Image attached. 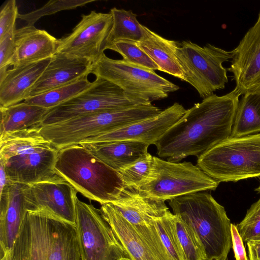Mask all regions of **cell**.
<instances>
[{"mask_svg": "<svg viewBox=\"0 0 260 260\" xmlns=\"http://www.w3.org/2000/svg\"><path fill=\"white\" fill-rule=\"evenodd\" d=\"M8 181L4 164L3 162L0 161V193L2 192Z\"/></svg>", "mask_w": 260, "mask_h": 260, "instance_id": "ab89813d", "label": "cell"}, {"mask_svg": "<svg viewBox=\"0 0 260 260\" xmlns=\"http://www.w3.org/2000/svg\"><path fill=\"white\" fill-rule=\"evenodd\" d=\"M113 25L110 13L92 11L67 36L58 39L56 53L93 63L104 53Z\"/></svg>", "mask_w": 260, "mask_h": 260, "instance_id": "4fadbf2b", "label": "cell"}, {"mask_svg": "<svg viewBox=\"0 0 260 260\" xmlns=\"http://www.w3.org/2000/svg\"><path fill=\"white\" fill-rule=\"evenodd\" d=\"M41 125L7 134L0 138V159L53 147L40 133Z\"/></svg>", "mask_w": 260, "mask_h": 260, "instance_id": "484cf974", "label": "cell"}, {"mask_svg": "<svg viewBox=\"0 0 260 260\" xmlns=\"http://www.w3.org/2000/svg\"><path fill=\"white\" fill-rule=\"evenodd\" d=\"M143 37L137 42L138 46L157 65L159 71L183 80V74L176 55L179 43L163 38L143 25Z\"/></svg>", "mask_w": 260, "mask_h": 260, "instance_id": "603a6c76", "label": "cell"}, {"mask_svg": "<svg viewBox=\"0 0 260 260\" xmlns=\"http://www.w3.org/2000/svg\"><path fill=\"white\" fill-rule=\"evenodd\" d=\"M108 49L119 53L123 60L129 64L150 71H159L157 65L136 42L119 41L110 45Z\"/></svg>", "mask_w": 260, "mask_h": 260, "instance_id": "1f68e13d", "label": "cell"}, {"mask_svg": "<svg viewBox=\"0 0 260 260\" xmlns=\"http://www.w3.org/2000/svg\"><path fill=\"white\" fill-rule=\"evenodd\" d=\"M161 110L152 103L94 112L60 122L41 126L40 134L58 150L90 137L114 131L154 116Z\"/></svg>", "mask_w": 260, "mask_h": 260, "instance_id": "5b68a950", "label": "cell"}, {"mask_svg": "<svg viewBox=\"0 0 260 260\" xmlns=\"http://www.w3.org/2000/svg\"><path fill=\"white\" fill-rule=\"evenodd\" d=\"M27 211L50 216L76 225L77 191L62 178L24 186Z\"/></svg>", "mask_w": 260, "mask_h": 260, "instance_id": "5bb4252c", "label": "cell"}, {"mask_svg": "<svg viewBox=\"0 0 260 260\" xmlns=\"http://www.w3.org/2000/svg\"><path fill=\"white\" fill-rule=\"evenodd\" d=\"M100 210L131 260H172L153 221L143 225L131 223L112 203L101 205Z\"/></svg>", "mask_w": 260, "mask_h": 260, "instance_id": "7c38bea8", "label": "cell"}, {"mask_svg": "<svg viewBox=\"0 0 260 260\" xmlns=\"http://www.w3.org/2000/svg\"><path fill=\"white\" fill-rule=\"evenodd\" d=\"M14 32L6 35L0 41V72L5 73L11 66L15 53Z\"/></svg>", "mask_w": 260, "mask_h": 260, "instance_id": "8d00e7d4", "label": "cell"}, {"mask_svg": "<svg viewBox=\"0 0 260 260\" xmlns=\"http://www.w3.org/2000/svg\"><path fill=\"white\" fill-rule=\"evenodd\" d=\"M54 170L77 192L101 205L116 203L134 191L125 185L118 171L81 144L59 150Z\"/></svg>", "mask_w": 260, "mask_h": 260, "instance_id": "7a4b0ae2", "label": "cell"}, {"mask_svg": "<svg viewBox=\"0 0 260 260\" xmlns=\"http://www.w3.org/2000/svg\"><path fill=\"white\" fill-rule=\"evenodd\" d=\"M176 55L183 74V80L203 99L225 87L228 70L223 63L232 58L231 52L210 44L203 47L184 41L179 43Z\"/></svg>", "mask_w": 260, "mask_h": 260, "instance_id": "ba28073f", "label": "cell"}, {"mask_svg": "<svg viewBox=\"0 0 260 260\" xmlns=\"http://www.w3.org/2000/svg\"><path fill=\"white\" fill-rule=\"evenodd\" d=\"M18 8L15 0H10L0 12V41L6 35L16 30V21L18 16Z\"/></svg>", "mask_w": 260, "mask_h": 260, "instance_id": "d590c367", "label": "cell"}, {"mask_svg": "<svg viewBox=\"0 0 260 260\" xmlns=\"http://www.w3.org/2000/svg\"><path fill=\"white\" fill-rule=\"evenodd\" d=\"M236 226L243 241L260 239V199L251 205L245 217Z\"/></svg>", "mask_w": 260, "mask_h": 260, "instance_id": "e575fe53", "label": "cell"}, {"mask_svg": "<svg viewBox=\"0 0 260 260\" xmlns=\"http://www.w3.org/2000/svg\"><path fill=\"white\" fill-rule=\"evenodd\" d=\"M173 213L169 210L165 215L153 222L162 242L172 260H185L173 221Z\"/></svg>", "mask_w": 260, "mask_h": 260, "instance_id": "4dcf8cb0", "label": "cell"}, {"mask_svg": "<svg viewBox=\"0 0 260 260\" xmlns=\"http://www.w3.org/2000/svg\"><path fill=\"white\" fill-rule=\"evenodd\" d=\"M85 76L70 83L26 99L24 102L50 109L79 94L92 84Z\"/></svg>", "mask_w": 260, "mask_h": 260, "instance_id": "f1b7e54d", "label": "cell"}, {"mask_svg": "<svg viewBox=\"0 0 260 260\" xmlns=\"http://www.w3.org/2000/svg\"><path fill=\"white\" fill-rule=\"evenodd\" d=\"M230 52L231 64L228 71L233 74L234 89L240 95L260 92V11L256 22Z\"/></svg>", "mask_w": 260, "mask_h": 260, "instance_id": "9a60e30c", "label": "cell"}, {"mask_svg": "<svg viewBox=\"0 0 260 260\" xmlns=\"http://www.w3.org/2000/svg\"><path fill=\"white\" fill-rule=\"evenodd\" d=\"M24 186L8 180L0 193L1 256L11 251L27 212Z\"/></svg>", "mask_w": 260, "mask_h": 260, "instance_id": "ac0fdd59", "label": "cell"}, {"mask_svg": "<svg viewBox=\"0 0 260 260\" xmlns=\"http://www.w3.org/2000/svg\"><path fill=\"white\" fill-rule=\"evenodd\" d=\"M197 166L219 183L260 177V133L230 137L198 158Z\"/></svg>", "mask_w": 260, "mask_h": 260, "instance_id": "8992f818", "label": "cell"}, {"mask_svg": "<svg viewBox=\"0 0 260 260\" xmlns=\"http://www.w3.org/2000/svg\"><path fill=\"white\" fill-rule=\"evenodd\" d=\"M91 65V62L86 59L56 53L32 87L28 98L88 76L90 74Z\"/></svg>", "mask_w": 260, "mask_h": 260, "instance_id": "d6986e66", "label": "cell"}, {"mask_svg": "<svg viewBox=\"0 0 260 260\" xmlns=\"http://www.w3.org/2000/svg\"><path fill=\"white\" fill-rule=\"evenodd\" d=\"M58 150L54 147L29 152L6 159L3 162L8 179L14 183L31 184L57 180L62 177L54 170Z\"/></svg>", "mask_w": 260, "mask_h": 260, "instance_id": "e0dca14e", "label": "cell"}, {"mask_svg": "<svg viewBox=\"0 0 260 260\" xmlns=\"http://www.w3.org/2000/svg\"><path fill=\"white\" fill-rule=\"evenodd\" d=\"M260 132V92L247 93L239 100L231 134L239 137Z\"/></svg>", "mask_w": 260, "mask_h": 260, "instance_id": "4316f807", "label": "cell"}, {"mask_svg": "<svg viewBox=\"0 0 260 260\" xmlns=\"http://www.w3.org/2000/svg\"><path fill=\"white\" fill-rule=\"evenodd\" d=\"M240 96L235 89L213 94L186 110L154 144L158 156L174 162L191 155L199 158L230 138Z\"/></svg>", "mask_w": 260, "mask_h": 260, "instance_id": "6da1fadb", "label": "cell"}, {"mask_svg": "<svg viewBox=\"0 0 260 260\" xmlns=\"http://www.w3.org/2000/svg\"><path fill=\"white\" fill-rule=\"evenodd\" d=\"M48 110L24 101L8 107L0 106V138L15 132L41 125Z\"/></svg>", "mask_w": 260, "mask_h": 260, "instance_id": "d4e9b609", "label": "cell"}, {"mask_svg": "<svg viewBox=\"0 0 260 260\" xmlns=\"http://www.w3.org/2000/svg\"><path fill=\"white\" fill-rule=\"evenodd\" d=\"M10 251L7 252L3 255L1 256V260H10Z\"/></svg>", "mask_w": 260, "mask_h": 260, "instance_id": "60d3db41", "label": "cell"}, {"mask_svg": "<svg viewBox=\"0 0 260 260\" xmlns=\"http://www.w3.org/2000/svg\"><path fill=\"white\" fill-rule=\"evenodd\" d=\"M151 104L127 95L119 87L100 77L79 94L49 109L41 126L52 124L96 112Z\"/></svg>", "mask_w": 260, "mask_h": 260, "instance_id": "30bf717a", "label": "cell"}, {"mask_svg": "<svg viewBox=\"0 0 260 260\" xmlns=\"http://www.w3.org/2000/svg\"><path fill=\"white\" fill-rule=\"evenodd\" d=\"M93 2L94 0L50 1L41 8L32 12L24 14H19L18 18L25 21L27 25H34L39 18L44 16L64 10L75 9Z\"/></svg>", "mask_w": 260, "mask_h": 260, "instance_id": "836d02e7", "label": "cell"}, {"mask_svg": "<svg viewBox=\"0 0 260 260\" xmlns=\"http://www.w3.org/2000/svg\"><path fill=\"white\" fill-rule=\"evenodd\" d=\"M51 59L8 70L0 79V106L8 107L27 99Z\"/></svg>", "mask_w": 260, "mask_h": 260, "instance_id": "44dd1931", "label": "cell"}, {"mask_svg": "<svg viewBox=\"0 0 260 260\" xmlns=\"http://www.w3.org/2000/svg\"><path fill=\"white\" fill-rule=\"evenodd\" d=\"M110 13L113 18V25L108 38L106 49L114 42L126 40L139 42L143 38V25L132 11L113 8Z\"/></svg>", "mask_w": 260, "mask_h": 260, "instance_id": "83f0119b", "label": "cell"}, {"mask_svg": "<svg viewBox=\"0 0 260 260\" xmlns=\"http://www.w3.org/2000/svg\"><path fill=\"white\" fill-rule=\"evenodd\" d=\"M165 201L142 196L136 191L112 203L120 214L135 225H147L165 215L169 210Z\"/></svg>", "mask_w": 260, "mask_h": 260, "instance_id": "cb8c5ba5", "label": "cell"}, {"mask_svg": "<svg viewBox=\"0 0 260 260\" xmlns=\"http://www.w3.org/2000/svg\"><path fill=\"white\" fill-rule=\"evenodd\" d=\"M219 183L190 162H171L154 156L149 177L135 189L142 196L165 201L190 193L215 190Z\"/></svg>", "mask_w": 260, "mask_h": 260, "instance_id": "52a82bcc", "label": "cell"}, {"mask_svg": "<svg viewBox=\"0 0 260 260\" xmlns=\"http://www.w3.org/2000/svg\"><path fill=\"white\" fill-rule=\"evenodd\" d=\"M15 53L11 66H22L52 57L56 52L58 39L45 30L26 25L14 33Z\"/></svg>", "mask_w": 260, "mask_h": 260, "instance_id": "ffe728a7", "label": "cell"}, {"mask_svg": "<svg viewBox=\"0 0 260 260\" xmlns=\"http://www.w3.org/2000/svg\"><path fill=\"white\" fill-rule=\"evenodd\" d=\"M173 214L194 232L206 260H228L232 246L231 222L223 206L206 191L171 199Z\"/></svg>", "mask_w": 260, "mask_h": 260, "instance_id": "277c9868", "label": "cell"}, {"mask_svg": "<svg viewBox=\"0 0 260 260\" xmlns=\"http://www.w3.org/2000/svg\"><path fill=\"white\" fill-rule=\"evenodd\" d=\"M173 221L185 260H206L202 246L192 229L174 214Z\"/></svg>", "mask_w": 260, "mask_h": 260, "instance_id": "f546056e", "label": "cell"}, {"mask_svg": "<svg viewBox=\"0 0 260 260\" xmlns=\"http://www.w3.org/2000/svg\"><path fill=\"white\" fill-rule=\"evenodd\" d=\"M246 244L249 260H260V239L248 240Z\"/></svg>", "mask_w": 260, "mask_h": 260, "instance_id": "f35d334b", "label": "cell"}, {"mask_svg": "<svg viewBox=\"0 0 260 260\" xmlns=\"http://www.w3.org/2000/svg\"><path fill=\"white\" fill-rule=\"evenodd\" d=\"M119 87L127 95L149 103L167 98L179 87L148 70L116 60L103 53L91 63L90 74Z\"/></svg>", "mask_w": 260, "mask_h": 260, "instance_id": "9c48e42d", "label": "cell"}, {"mask_svg": "<svg viewBox=\"0 0 260 260\" xmlns=\"http://www.w3.org/2000/svg\"><path fill=\"white\" fill-rule=\"evenodd\" d=\"M232 246L236 260H248L243 241L236 225L231 223Z\"/></svg>", "mask_w": 260, "mask_h": 260, "instance_id": "74e56055", "label": "cell"}, {"mask_svg": "<svg viewBox=\"0 0 260 260\" xmlns=\"http://www.w3.org/2000/svg\"><path fill=\"white\" fill-rule=\"evenodd\" d=\"M184 107L175 103L158 114L120 128L89 138L78 144L128 140L148 145L155 142L185 114Z\"/></svg>", "mask_w": 260, "mask_h": 260, "instance_id": "2e32d148", "label": "cell"}, {"mask_svg": "<svg viewBox=\"0 0 260 260\" xmlns=\"http://www.w3.org/2000/svg\"><path fill=\"white\" fill-rule=\"evenodd\" d=\"M154 156L147 152L132 164L118 171L125 185L136 189L149 177L153 166Z\"/></svg>", "mask_w": 260, "mask_h": 260, "instance_id": "d6a6232c", "label": "cell"}, {"mask_svg": "<svg viewBox=\"0 0 260 260\" xmlns=\"http://www.w3.org/2000/svg\"><path fill=\"white\" fill-rule=\"evenodd\" d=\"M81 145L118 172L147 153L149 146L143 142L128 140Z\"/></svg>", "mask_w": 260, "mask_h": 260, "instance_id": "7402d4cb", "label": "cell"}, {"mask_svg": "<svg viewBox=\"0 0 260 260\" xmlns=\"http://www.w3.org/2000/svg\"><path fill=\"white\" fill-rule=\"evenodd\" d=\"M10 260H81L76 225L27 211Z\"/></svg>", "mask_w": 260, "mask_h": 260, "instance_id": "3957f363", "label": "cell"}, {"mask_svg": "<svg viewBox=\"0 0 260 260\" xmlns=\"http://www.w3.org/2000/svg\"><path fill=\"white\" fill-rule=\"evenodd\" d=\"M255 190L260 193V183L259 186L255 189Z\"/></svg>", "mask_w": 260, "mask_h": 260, "instance_id": "b9f144b4", "label": "cell"}, {"mask_svg": "<svg viewBox=\"0 0 260 260\" xmlns=\"http://www.w3.org/2000/svg\"><path fill=\"white\" fill-rule=\"evenodd\" d=\"M81 260H131L100 209L75 199Z\"/></svg>", "mask_w": 260, "mask_h": 260, "instance_id": "8fae6325", "label": "cell"}]
</instances>
